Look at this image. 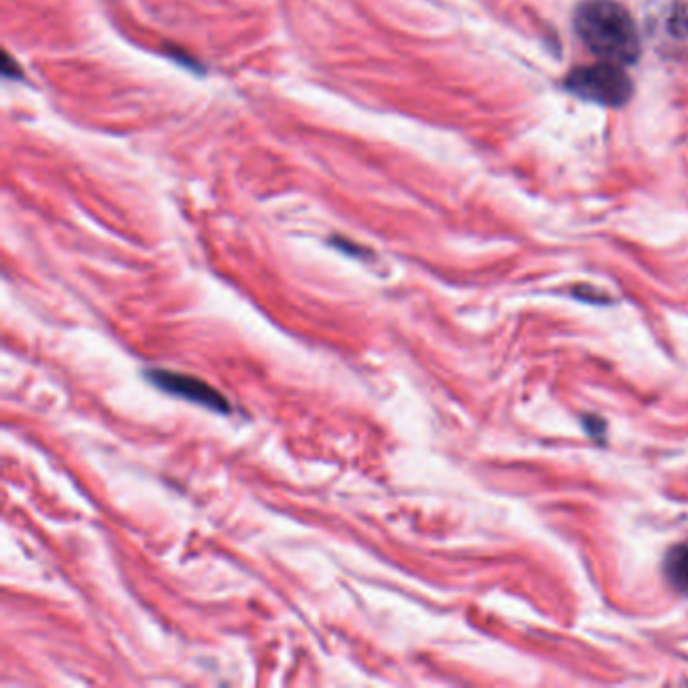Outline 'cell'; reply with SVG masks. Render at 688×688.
<instances>
[{
    "mask_svg": "<svg viewBox=\"0 0 688 688\" xmlns=\"http://www.w3.org/2000/svg\"><path fill=\"white\" fill-rule=\"evenodd\" d=\"M566 88L578 98L601 103L608 108L624 106L632 98V81L622 67L601 61L598 66L579 67L571 71Z\"/></svg>",
    "mask_w": 688,
    "mask_h": 688,
    "instance_id": "7a4b0ae2",
    "label": "cell"
},
{
    "mask_svg": "<svg viewBox=\"0 0 688 688\" xmlns=\"http://www.w3.org/2000/svg\"><path fill=\"white\" fill-rule=\"evenodd\" d=\"M668 581L688 596V544L672 547L667 556Z\"/></svg>",
    "mask_w": 688,
    "mask_h": 688,
    "instance_id": "277c9868",
    "label": "cell"
},
{
    "mask_svg": "<svg viewBox=\"0 0 688 688\" xmlns=\"http://www.w3.org/2000/svg\"><path fill=\"white\" fill-rule=\"evenodd\" d=\"M333 245H336L338 249H341V251H350V255H363V252H368V251H361L358 245H353V242L343 241V239H336V241H333Z\"/></svg>",
    "mask_w": 688,
    "mask_h": 688,
    "instance_id": "5b68a950",
    "label": "cell"
},
{
    "mask_svg": "<svg viewBox=\"0 0 688 688\" xmlns=\"http://www.w3.org/2000/svg\"><path fill=\"white\" fill-rule=\"evenodd\" d=\"M148 380L164 392L182 396L190 402L212 408L217 412H230L229 400L207 382L187 373L168 372V370H148Z\"/></svg>",
    "mask_w": 688,
    "mask_h": 688,
    "instance_id": "3957f363",
    "label": "cell"
},
{
    "mask_svg": "<svg viewBox=\"0 0 688 688\" xmlns=\"http://www.w3.org/2000/svg\"><path fill=\"white\" fill-rule=\"evenodd\" d=\"M574 24L584 44L606 63L630 66L640 56L632 17L614 0H586L579 4Z\"/></svg>",
    "mask_w": 688,
    "mask_h": 688,
    "instance_id": "6da1fadb",
    "label": "cell"
}]
</instances>
